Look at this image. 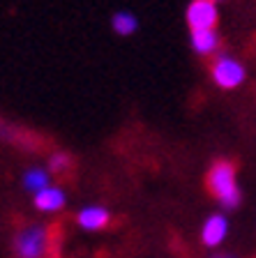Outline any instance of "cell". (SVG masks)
Here are the masks:
<instances>
[{
	"label": "cell",
	"mask_w": 256,
	"mask_h": 258,
	"mask_svg": "<svg viewBox=\"0 0 256 258\" xmlns=\"http://www.w3.org/2000/svg\"><path fill=\"white\" fill-rule=\"evenodd\" d=\"M208 187L213 196L226 208H235L240 203V187H238V177L235 168L229 161H217L208 175Z\"/></svg>",
	"instance_id": "1"
},
{
	"label": "cell",
	"mask_w": 256,
	"mask_h": 258,
	"mask_svg": "<svg viewBox=\"0 0 256 258\" xmlns=\"http://www.w3.org/2000/svg\"><path fill=\"white\" fill-rule=\"evenodd\" d=\"M14 251L19 258H42L48 251V231L44 226H28L14 237Z\"/></svg>",
	"instance_id": "2"
},
{
	"label": "cell",
	"mask_w": 256,
	"mask_h": 258,
	"mask_svg": "<svg viewBox=\"0 0 256 258\" xmlns=\"http://www.w3.org/2000/svg\"><path fill=\"white\" fill-rule=\"evenodd\" d=\"M185 16L192 30H215L219 14L215 0H192Z\"/></svg>",
	"instance_id": "3"
},
{
	"label": "cell",
	"mask_w": 256,
	"mask_h": 258,
	"mask_svg": "<svg viewBox=\"0 0 256 258\" xmlns=\"http://www.w3.org/2000/svg\"><path fill=\"white\" fill-rule=\"evenodd\" d=\"M213 79L219 88H238L245 81V70H242V64L233 58H217L213 64Z\"/></svg>",
	"instance_id": "4"
},
{
	"label": "cell",
	"mask_w": 256,
	"mask_h": 258,
	"mask_svg": "<svg viewBox=\"0 0 256 258\" xmlns=\"http://www.w3.org/2000/svg\"><path fill=\"white\" fill-rule=\"evenodd\" d=\"M229 233V221L224 215H210L201 226V240L206 247H219L226 240Z\"/></svg>",
	"instance_id": "5"
},
{
	"label": "cell",
	"mask_w": 256,
	"mask_h": 258,
	"mask_svg": "<svg viewBox=\"0 0 256 258\" xmlns=\"http://www.w3.org/2000/svg\"><path fill=\"white\" fill-rule=\"evenodd\" d=\"M63 205H65V191L54 187V184H48L46 189L35 194V208L39 212H58V210H63Z\"/></svg>",
	"instance_id": "6"
},
{
	"label": "cell",
	"mask_w": 256,
	"mask_h": 258,
	"mask_svg": "<svg viewBox=\"0 0 256 258\" xmlns=\"http://www.w3.org/2000/svg\"><path fill=\"white\" fill-rule=\"evenodd\" d=\"M79 224L85 231H99L109 224V212L99 205H88L79 212Z\"/></svg>",
	"instance_id": "7"
},
{
	"label": "cell",
	"mask_w": 256,
	"mask_h": 258,
	"mask_svg": "<svg viewBox=\"0 0 256 258\" xmlns=\"http://www.w3.org/2000/svg\"><path fill=\"white\" fill-rule=\"evenodd\" d=\"M192 46H194V51L201 55L215 53L219 46L217 32L215 30H192Z\"/></svg>",
	"instance_id": "8"
},
{
	"label": "cell",
	"mask_w": 256,
	"mask_h": 258,
	"mask_svg": "<svg viewBox=\"0 0 256 258\" xmlns=\"http://www.w3.org/2000/svg\"><path fill=\"white\" fill-rule=\"evenodd\" d=\"M111 23H113V30H116L118 35H123V37H129V35H134V32H136V28H139L136 16L129 14V12H120V14H116Z\"/></svg>",
	"instance_id": "9"
},
{
	"label": "cell",
	"mask_w": 256,
	"mask_h": 258,
	"mask_svg": "<svg viewBox=\"0 0 256 258\" xmlns=\"http://www.w3.org/2000/svg\"><path fill=\"white\" fill-rule=\"evenodd\" d=\"M23 184H26V189H30L35 194L42 191V189L48 187V173L44 168H30L23 175Z\"/></svg>",
	"instance_id": "10"
},
{
	"label": "cell",
	"mask_w": 256,
	"mask_h": 258,
	"mask_svg": "<svg viewBox=\"0 0 256 258\" xmlns=\"http://www.w3.org/2000/svg\"><path fill=\"white\" fill-rule=\"evenodd\" d=\"M51 171H56V173H63L65 168L70 166V155H65V152H54L51 155Z\"/></svg>",
	"instance_id": "11"
},
{
	"label": "cell",
	"mask_w": 256,
	"mask_h": 258,
	"mask_svg": "<svg viewBox=\"0 0 256 258\" xmlns=\"http://www.w3.org/2000/svg\"><path fill=\"white\" fill-rule=\"evenodd\" d=\"M215 258H235V256H231V253H217Z\"/></svg>",
	"instance_id": "12"
}]
</instances>
